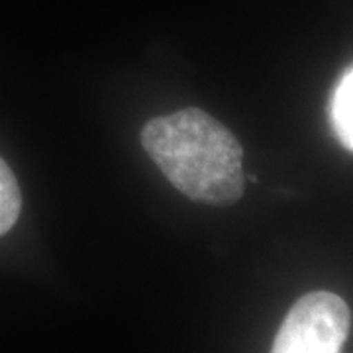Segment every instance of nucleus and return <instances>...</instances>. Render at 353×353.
<instances>
[{
  "instance_id": "nucleus-2",
  "label": "nucleus",
  "mask_w": 353,
  "mask_h": 353,
  "mask_svg": "<svg viewBox=\"0 0 353 353\" xmlns=\"http://www.w3.org/2000/svg\"><path fill=\"white\" fill-rule=\"evenodd\" d=\"M352 332L350 306L338 294L314 290L285 316L271 353H343Z\"/></svg>"
},
{
  "instance_id": "nucleus-1",
  "label": "nucleus",
  "mask_w": 353,
  "mask_h": 353,
  "mask_svg": "<svg viewBox=\"0 0 353 353\" xmlns=\"http://www.w3.org/2000/svg\"><path fill=\"white\" fill-rule=\"evenodd\" d=\"M141 145L169 183L190 201L230 204L245 189L243 150L238 138L201 108L152 118Z\"/></svg>"
},
{
  "instance_id": "nucleus-4",
  "label": "nucleus",
  "mask_w": 353,
  "mask_h": 353,
  "mask_svg": "<svg viewBox=\"0 0 353 353\" xmlns=\"http://www.w3.org/2000/svg\"><path fill=\"white\" fill-rule=\"evenodd\" d=\"M22 208V194L12 169L0 159V236L16 224Z\"/></svg>"
},
{
  "instance_id": "nucleus-3",
  "label": "nucleus",
  "mask_w": 353,
  "mask_h": 353,
  "mask_svg": "<svg viewBox=\"0 0 353 353\" xmlns=\"http://www.w3.org/2000/svg\"><path fill=\"white\" fill-rule=\"evenodd\" d=\"M330 122L334 128L336 138L340 143L352 152L353 150V69H345L338 85L332 90L328 104Z\"/></svg>"
}]
</instances>
